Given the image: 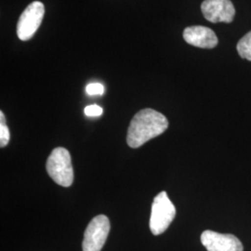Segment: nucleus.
<instances>
[{
	"label": "nucleus",
	"mask_w": 251,
	"mask_h": 251,
	"mask_svg": "<svg viewBox=\"0 0 251 251\" xmlns=\"http://www.w3.org/2000/svg\"><path fill=\"white\" fill-rule=\"evenodd\" d=\"M169 127L167 117L153 109H144L132 118L126 135V143L131 148H139L148 141L164 133Z\"/></svg>",
	"instance_id": "f257e3e1"
},
{
	"label": "nucleus",
	"mask_w": 251,
	"mask_h": 251,
	"mask_svg": "<svg viewBox=\"0 0 251 251\" xmlns=\"http://www.w3.org/2000/svg\"><path fill=\"white\" fill-rule=\"evenodd\" d=\"M47 171L54 181L63 187H69L74 181L71 155L68 150L58 147L52 150L47 160Z\"/></svg>",
	"instance_id": "f03ea898"
},
{
	"label": "nucleus",
	"mask_w": 251,
	"mask_h": 251,
	"mask_svg": "<svg viewBox=\"0 0 251 251\" xmlns=\"http://www.w3.org/2000/svg\"><path fill=\"white\" fill-rule=\"evenodd\" d=\"M176 216V207L172 204L168 194L160 192L152 201L150 218V229L153 235L164 233Z\"/></svg>",
	"instance_id": "7ed1b4c3"
},
{
	"label": "nucleus",
	"mask_w": 251,
	"mask_h": 251,
	"mask_svg": "<svg viewBox=\"0 0 251 251\" xmlns=\"http://www.w3.org/2000/svg\"><path fill=\"white\" fill-rule=\"evenodd\" d=\"M44 14L45 7L40 1H34L27 6L17 24V36L22 41H27L34 36L41 25Z\"/></svg>",
	"instance_id": "20e7f679"
},
{
	"label": "nucleus",
	"mask_w": 251,
	"mask_h": 251,
	"mask_svg": "<svg viewBox=\"0 0 251 251\" xmlns=\"http://www.w3.org/2000/svg\"><path fill=\"white\" fill-rule=\"evenodd\" d=\"M110 232V222L105 215H98L91 220L82 243L83 251H100Z\"/></svg>",
	"instance_id": "39448f33"
},
{
	"label": "nucleus",
	"mask_w": 251,
	"mask_h": 251,
	"mask_svg": "<svg viewBox=\"0 0 251 251\" xmlns=\"http://www.w3.org/2000/svg\"><path fill=\"white\" fill-rule=\"evenodd\" d=\"M203 16L208 22L232 23L235 16V9L231 0H205L201 4Z\"/></svg>",
	"instance_id": "423d86ee"
},
{
	"label": "nucleus",
	"mask_w": 251,
	"mask_h": 251,
	"mask_svg": "<svg viewBox=\"0 0 251 251\" xmlns=\"http://www.w3.org/2000/svg\"><path fill=\"white\" fill-rule=\"evenodd\" d=\"M201 243L207 251H244L241 241L230 233L206 230L201 234Z\"/></svg>",
	"instance_id": "0eeeda50"
},
{
	"label": "nucleus",
	"mask_w": 251,
	"mask_h": 251,
	"mask_svg": "<svg viewBox=\"0 0 251 251\" xmlns=\"http://www.w3.org/2000/svg\"><path fill=\"white\" fill-rule=\"evenodd\" d=\"M183 38L190 45L201 49H213L219 43L214 31L208 27L201 25L185 28Z\"/></svg>",
	"instance_id": "6e6552de"
},
{
	"label": "nucleus",
	"mask_w": 251,
	"mask_h": 251,
	"mask_svg": "<svg viewBox=\"0 0 251 251\" xmlns=\"http://www.w3.org/2000/svg\"><path fill=\"white\" fill-rule=\"evenodd\" d=\"M236 50L241 58L251 62V31L238 41Z\"/></svg>",
	"instance_id": "1a4fd4ad"
},
{
	"label": "nucleus",
	"mask_w": 251,
	"mask_h": 251,
	"mask_svg": "<svg viewBox=\"0 0 251 251\" xmlns=\"http://www.w3.org/2000/svg\"><path fill=\"white\" fill-rule=\"evenodd\" d=\"M9 130L8 126L6 124L4 113L0 112V146L1 148L7 146L9 142Z\"/></svg>",
	"instance_id": "9d476101"
},
{
	"label": "nucleus",
	"mask_w": 251,
	"mask_h": 251,
	"mask_svg": "<svg viewBox=\"0 0 251 251\" xmlns=\"http://www.w3.org/2000/svg\"><path fill=\"white\" fill-rule=\"evenodd\" d=\"M86 92L90 96L102 95L104 92V87L100 83H90L86 88Z\"/></svg>",
	"instance_id": "9b49d317"
},
{
	"label": "nucleus",
	"mask_w": 251,
	"mask_h": 251,
	"mask_svg": "<svg viewBox=\"0 0 251 251\" xmlns=\"http://www.w3.org/2000/svg\"><path fill=\"white\" fill-rule=\"evenodd\" d=\"M102 114V108L97 104H91L85 108V115L87 117H100Z\"/></svg>",
	"instance_id": "f8f14e48"
}]
</instances>
